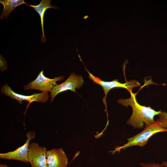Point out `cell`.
<instances>
[{"label":"cell","instance_id":"6da1fadb","mask_svg":"<svg viewBox=\"0 0 167 167\" xmlns=\"http://www.w3.org/2000/svg\"><path fill=\"white\" fill-rule=\"evenodd\" d=\"M131 96L126 99H120L117 102L127 108L131 106L132 109V114L126 122V124L134 128H143L155 122V116L159 115L161 111H156L150 107H146L139 104L136 99V94L130 92Z\"/></svg>","mask_w":167,"mask_h":167},{"label":"cell","instance_id":"7a4b0ae2","mask_svg":"<svg viewBox=\"0 0 167 167\" xmlns=\"http://www.w3.org/2000/svg\"><path fill=\"white\" fill-rule=\"evenodd\" d=\"M163 132H167V129L162 128L157 120L154 123L145 127L140 133L127 138L128 142L122 146H118L113 153L133 146L143 147L147 144L148 139L154 134Z\"/></svg>","mask_w":167,"mask_h":167},{"label":"cell","instance_id":"3957f363","mask_svg":"<svg viewBox=\"0 0 167 167\" xmlns=\"http://www.w3.org/2000/svg\"><path fill=\"white\" fill-rule=\"evenodd\" d=\"M85 69L89 74V77L92 81L101 85L104 91L105 96L103 99V101L106 107V98L107 93L110 90L117 88H124L130 92H132V89L135 87L140 86V83L135 80H131L129 81H126L124 83L119 82L117 79H115L110 82H106L102 80L99 78L91 74L86 69L85 66Z\"/></svg>","mask_w":167,"mask_h":167},{"label":"cell","instance_id":"277c9868","mask_svg":"<svg viewBox=\"0 0 167 167\" xmlns=\"http://www.w3.org/2000/svg\"><path fill=\"white\" fill-rule=\"evenodd\" d=\"M0 92L6 96H8L14 100H16L19 104H22L23 101L28 102L29 103L26 105V109L24 113L25 114L31 103L34 101L44 103L48 100L49 97L48 92L34 93L29 96L20 94L14 92L7 84L1 87Z\"/></svg>","mask_w":167,"mask_h":167},{"label":"cell","instance_id":"5b68a950","mask_svg":"<svg viewBox=\"0 0 167 167\" xmlns=\"http://www.w3.org/2000/svg\"><path fill=\"white\" fill-rule=\"evenodd\" d=\"M64 78V76H59L52 79H49L44 75L43 69L34 80L24 86V89L25 90H38L43 92H50L57 85V82Z\"/></svg>","mask_w":167,"mask_h":167},{"label":"cell","instance_id":"8992f818","mask_svg":"<svg viewBox=\"0 0 167 167\" xmlns=\"http://www.w3.org/2000/svg\"><path fill=\"white\" fill-rule=\"evenodd\" d=\"M84 84L82 76L72 73L63 83L55 86L50 92V101L52 102L58 94L68 90L76 92L75 89L80 88Z\"/></svg>","mask_w":167,"mask_h":167},{"label":"cell","instance_id":"52a82bcc","mask_svg":"<svg viewBox=\"0 0 167 167\" xmlns=\"http://www.w3.org/2000/svg\"><path fill=\"white\" fill-rule=\"evenodd\" d=\"M35 135V133L33 131L27 132L26 135L27 139L23 145L14 151L0 153V158L8 160H16L28 163L29 162L28 151L29 142L34 138Z\"/></svg>","mask_w":167,"mask_h":167},{"label":"cell","instance_id":"ba28073f","mask_svg":"<svg viewBox=\"0 0 167 167\" xmlns=\"http://www.w3.org/2000/svg\"><path fill=\"white\" fill-rule=\"evenodd\" d=\"M46 148L40 146L39 144L32 142L29 144L28 151V160L32 167H47Z\"/></svg>","mask_w":167,"mask_h":167},{"label":"cell","instance_id":"9c48e42d","mask_svg":"<svg viewBox=\"0 0 167 167\" xmlns=\"http://www.w3.org/2000/svg\"><path fill=\"white\" fill-rule=\"evenodd\" d=\"M47 167H67L68 158L62 148H53L47 151Z\"/></svg>","mask_w":167,"mask_h":167},{"label":"cell","instance_id":"30bf717a","mask_svg":"<svg viewBox=\"0 0 167 167\" xmlns=\"http://www.w3.org/2000/svg\"><path fill=\"white\" fill-rule=\"evenodd\" d=\"M51 1V0H42L38 5H30L28 4H27L29 6L32 7L40 15L42 31L41 41L42 42H44L46 41V39L44 35V19L45 12L49 8H51L55 9L59 8V7L57 6L51 5L50 4Z\"/></svg>","mask_w":167,"mask_h":167},{"label":"cell","instance_id":"8fae6325","mask_svg":"<svg viewBox=\"0 0 167 167\" xmlns=\"http://www.w3.org/2000/svg\"><path fill=\"white\" fill-rule=\"evenodd\" d=\"M0 2L3 6V10L0 16L2 19H7L11 12L18 6L23 4H28L24 0H1Z\"/></svg>","mask_w":167,"mask_h":167},{"label":"cell","instance_id":"7c38bea8","mask_svg":"<svg viewBox=\"0 0 167 167\" xmlns=\"http://www.w3.org/2000/svg\"><path fill=\"white\" fill-rule=\"evenodd\" d=\"M158 115L159 118L157 120L161 126L163 128L167 129V112L161 111Z\"/></svg>","mask_w":167,"mask_h":167},{"label":"cell","instance_id":"4fadbf2b","mask_svg":"<svg viewBox=\"0 0 167 167\" xmlns=\"http://www.w3.org/2000/svg\"><path fill=\"white\" fill-rule=\"evenodd\" d=\"M0 69L3 71L8 69L7 64L5 59L1 55H0Z\"/></svg>","mask_w":167,"mask_h":167},{"label":"cell","instance_id":"5bb4252c","mask_svg":"<svg viewBox=\"0 0 167 167\" xmlns=\"http://www.w3.org/2000/svg\"><path fill=\"white\" fill-rule=\"evenodd\" d=\"M140 165L143 167H165L159 163H140Z\"/></svg>","mask_w":167,"mask_h":167},{"label":"cell","instance_id":"9a60e30c","mask_svg":"<svg viewBox=\"0 0 167 167\" xmlns=\"http://www.w3.org/2000/svg\"><path fill=\"white\" fill-rule=\"evenodd\" d=\"M161 165L163 166H164L165 167H167V161H163L162 162Z\"/></svg>","mask_w":167,"mask_h":167},{"label":"cell","instance_id":"2e32d148","mask_svg":"<svg viewBox=\"0 0 167 167\" xmlns=\"http://www.w3.org/2000/svg\"><path fill=\"white\" fill-rule=\"evenodd\" d=\"M0 167H10L9 166H7L6 164H0Z\"/></svg>","mask_w":167,"mask_h":167}]
</instances>
